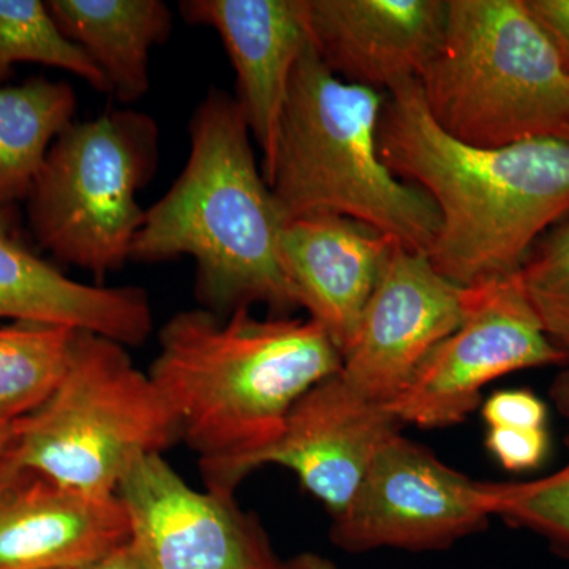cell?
<instances>
[{
	"instance_id": "obj_10",
	"label": "cell",
	"mask_w": 569,
	"mask_h": 569,
	"mask_svg": "<svg viewBox=\"0 0 569 569\" xmlns=\"http://www.w3.org/2000/svg\"><path fill=\"white\" fill-rule=\"evenodd\" d=\"M116 497L144 569H280L263 527L233 496L197 490L163 459L138 456Z\"/></svg>"
},
{
	"instance_id": "obj_9",
	"label": "cell",
	"mask_w": 569,
	"mask_h": 569,
	"mask_svg": "<svg viewBox=\"0 0 569 569\" xmlns=\"http://www.w3.org/2000/svg\"><path fill=\"white\" fill-rule=\"evenodd\" d=\"M485 482L459 473L396 433L378 451L331 538L350 553L445 550L488 526Z\"/></svg>"
},
{
	"instance_id": "obj_7",
	"label": "cell",
	"mask_w": 569,
	"mask_h": 569,
	"mask_svg": "<svg viewBox=\"0 0 569 569\" xmlns=\"http://www.w3.org/2000/svg\"><path fill=\"white\" fill-rule=\"evenodd\" d=\"M157 162L159 127L144 112L110 110L71 122L28 197L33 238L62 263L103 280L130 261L146 217L138 192Z\"/></svg>"
},
{
	"instance_id": "obj_24",
	"label": "cell",
	"mask_w": 569,
	"mask_h": 569,
	"mask_svg": "<svg viewBox=\"0 0 569 569\" xmlns=\"http://www.w3.org/2000/svg\"><path fill=\"white\" fill-rule=\"evenodd\" d=\"M549 441L548 429L489 427L486 448L505 470L522 473L541 466Z\"/></svg>"
},
{
	"instance_id": "obj_11",
	"label": "cell",
	"mask_w": 569,
	"mask_h": 569,
	"mask_svg": "<svg viewBox=\"0 0 569 569\" xmlns=\"http://www.w3.org/2000/svg\"><path fill=\"white\" fill-rule=\"evenodd\" d=\"M463 291L427 254L397 247L342 356L340 378L358 395L388 407L458 328Z\"/></svg>"
},
{
	"instance_id": "obj_25",
	"label": "cell",
	"mask_w": 569,
	"mask_h": 569,
	"mask_svg": "<svg viewBox=\"0 0 569 569\" xmlns=\"http://www.w3.org/2000/svg\"><path fill=\"white\" fill-rule=\"evenodd\" d=\"M482 419L488 427L546 429L548 406L529 389L497 391L482 403Z\"/></svg>"
},
{
	"instance_id": "obj_13",
	"label": "cell",
	"mask_w": 569,
	"mask_h": 569,
	"mask_svg": "<svg viewBox=\"0 0 569 569\" xmlns=\"http://www.w3.org/2000/svg\"><path fill=\"white\" fill-rule=\"evenodd\" d=\"M310 44L340 80L388 93L419 81L448 21V0H302Z\"/></svg>"
},
{
	"instance_id": "obj_6",
	"label": "cell",
	"mask_w": 569,
	"mask_h": 569,
	"mask_svg": "<svg viewBox=\"0 0 569 569\" xmlns=\"http://www.w3.org/2000/svg\"><path fill=\"white\" fill-rule=\"evenodd\" d=\"M178 440V418L127 347L80 331L61 383L18 419L0 463L77 492L116 497L134 458L163 455Z\"/></svg>"
},
{
	"instance_id": "obj_21",
	"label": "cell",
	"mask_w": 569,
	"mask_h": 569,
	"mask_svg": "<svg viewBox=\"0 0 569 569\" xmlns=\"http://www.w3.org/2000/svg\"><path fill=\"white\" fill-rule=\"evenodd\" d=\"M21 62L70 71L96 91L110 92L102 71L78 44L63 36L47 2L0 0V86Z\"/></svg>"
},
{
	"instance_id": "obj_18",
	"label": "cell",
	"mask_w": 569,
	"mask_h": 569,
	"mask_svg": "<svg viewBox=\"0 0 569 569\" xmlns=\"http://www.w3.org/2000/svg\"><path fill=\"white\" fill-rule=\"evenodd\" d=\"M51 17L63 36L81 48L121 103L141 100L151 88L149 59L173 29L160 0H50Z\"/></svg>"
},
{
	"instance_id": "obj_28",
	"label": "cell",
	"mask_w": 569,
	"mask_h": 569,
	"mask_svg": "<svg viewBox=\"0 0 569 569\" xmlns=\"http://www.w3.org/2000/svg\"><path fill=\"white\" fill-rule=\"evenodd\" d=\"M549 396L557 410L569 419V362L550 385Z\"/></svg>"
},
{
	"instance_id": "obj_2",
	"label": "cell",
	"mask_w": 569,
	"mask_h": 569,
	"mask_svg": "<svg viewBox=\"0 0 569 569\" xmlns=\"http://www.w3.org/2000/svg\"><path fill=\"white\" fill-rule=\"evenodd\" d=\"M380 151L389 170L430 198L440 227L430 263L459 287L518 274L569 213V138L481 148L445 132L419 81L387 93Z\"/></svg>"
},
{
	"instance_id": "obj_27",
	"label": "cell",
	"mask_w": 569,
	"mask_h": 569,
	"mask_svg": "<svg viewBox=\"0 0 569 569\" xmlns=\"http://www.w3.org/2000/svg\"><path fill=\"white\" fill-rule=\"evenodd\" d=\"M77 569H144L140 559L130 546V542H123L119 548L112 549L111 552L104 553L100 559L91 561Z\"/></svg>"
},
{
	"instance_id": "obj_17",
	"label": "cell",
	"mask_w": 569,
	"mask_h": 569,
	"mask_svg": "<svg viewBox=\"0 0 569 569\" xmlns=\"http://www.w3.org/2000/svg\"><path fill=\"white\" fill-rule=\"evenodd\" d=\"M0 318L69 326L127 348L142 346L153 329L142 288L70 279L26 244L11 204H0Z\"/></svg>"
},
{
	"instance_id": "obj_15",
	"label": "cell",
	"mask_w": 569,
	"mask_h": 569,
	"mask_svg": "<svg viewBox=\"0 0 569 569\" xmlns=\"http://www.w3.org/2000/svg\"><path fill=\"white\" fill-rule=\"evenodd\" d=\"M397 244L376 228L336 213L288 220L280 257L299 306L346 355Z\"/></svg>"
},
{
	"instance_id": "obj_16",
	"label": "cell",
	"mask_w": 569,
	"mask_h": 569,
	"mask_svg": "<svg viewBox=\"0 0 569 569\" xmlns=\"http://www.w3.org/2000/svg\"><path fill=\"white\" fill-rule=\"evenodd\" d=\"M129 541L118 497H96L0 463V569H77Z\"/></svg>"
},
{
	"instance_id": "obj_19",
	"label": "cell",
	"mask_w": 569,
	"mask_h": 569,
	"mask_svg": "<svg viewBox=\"0 0 569 569\" xmlns=\"http://www.w3.org/2000/svg\"><path fill=\"white\" fill-rule=\"evenodd\" d=\"M77 93L66 81L31 78L0 86V204L28 200L52 142L73 122Z\"/></svg>"
},
{
	"instance_id": "obj_8",
	"label": "cell",
	"mask_w": 569,
	"mask_h": 569,
	"mask_svg": "<svg viewBox=\"0 0 569 569\" xmlns=\"http://www.w3.org/2000/svg\"><path fill=\"white\" fill-rule=\"evenodd\" d=\"M568 362V351L539 323L518 274L497 277L466 288L458 328L388 408L400 425H459L481 403L482 388L498 378Z\"/></svg>"
},
{
	"instance_id": "obj_4",
	"label": "cell",
	"mask_w": 569,
	"mask_h": 569,
	"mask_svg": "<svg viewBox=\"0 0 569 569\" xmlns=\"http://www.w3.org/2000/svg\"><path fill=\"white\" fill-rule=\"evenodd\" d=\"M385 102L387 93L337 78L309 44L291 78L266 182L283 222L336 213L427 254L440 219L430 198L381 157Z\"/></svg>"
},
{
	"instance_id": "obj_22",
	"label": "cell",
	"mask_w": 569,
	"mask_h": 569,
	"mask_svg": "<svg viewBox=\"0 0 569 569\" xmlns=\"http://www.w3.org/2000/svg\"><path fill=\"white\" fill-rule=\"evenodd\" d=\"M569 452V433L567 437ZM490 516L545 538L569 557V458L545 478L522 482H485Z\"/></svg>"
},
{
	"instance_id": "obj_29",
	"label": "cell",
	"mask_w": 569,
	"mask_h": 569,
	"mask_svg": "<svg viewBox=\"0 0 569 569\" xmlns=\"http://www.w3.org/2000/svg\"><path fill=\"white\" fill-rule=\"evenodd\" d=\"M280 569H340L335 561L316 552H301L291 559L283 560Z\"/></svg>"
},
{
	"instance_id": "obj_20",
	"label": "cell",
	"mask_w": 569,
	"mask_h": 569,
	"mask_svg": "<svg viewBox=\"0 0 569 569\" xmlns=\"http://www.w3.org/2000/svg\"><path fill=\"white\" fill-rule=\"evenodd\" d=\"M78 329L11 321L0 326V415L22 418L61 383Z\"/></svg>"
},
{
	"instance_id": "obj_26",
	"label": "cell",
	"mask_w": 569,
	"mask_h": 569,
	"mask_svg": "<svg viewBox=\"0 0 569 569\" xmlns=\"http://www.w3.org/2000/svg\"><path fill=\"white\" fill-rule=\"evenodd\" d=\"M526 6L569 71V0H526Z\"/></svg>"
},
{
	"instance_id": "obj_31",
	"label": "cell",
	"mask_w": 569,
	"mask_h": 569,
	"mask_svg": "<svg viewBox=\"0 0 569 569\" xmlns=\"http://www.w3.org/2000/svg\"><path fill=\"white\" fill-rule=\"evenodd\" d=\"M567 138H569V130H568V133H567Z\"/></svg>"
},
{
	"instance_id": "obj_1",
	"label": "cell",
	"mask_w": 569,
	"mask_h": 569,
	"mask_svg": "<svg viewBox=\"0 0 569 569\" xmlns=\"http://www.w3.org/2000/svg\"><path fill=\"white\" fill-rule=\"evenodd\" d=\"M340 366L342 355L310 318L194 309L160 329L149 377L200 458L206 489L233 496L295 403Z\"/></svg>"
},
{
	"instance_id": "obj_5",
	"label": "cell",
	"mask_w": 569,
	"mask_h": 569,
	"mask_svg": "<svg viewBox=\"0 0 569 569\" xmlns=\"http://www.w3.org/2000/svg\"><path fill=\"white\" fill-rule=\"evenodd\" d=\"M419 86L433 121L467 144L569 130V71L526 0H448L443 41Z\"/></svg>"
},
{
	"instance_id": "obj_30",
	"label": "cell",
	"mask_w": 569,
	"mask_h": 569,
	"mask_svg": "<svg viewBox=\"0 0 569 569\" xmlns=\"http://www.w3.org/2000/svg\"><path fill=\"white\" fill-rule=\"evenodd\" d=\"M18 419L0 415V460L9 451L11 443H13L14 436H17Z\"/></svg>"
},
{
	"instance_id": "obj_12",
	"label": "cell",
	"mask_w": 569,
	"mask_h": 569,
	"mask_svg": "<svg viewBox=\"0 0 569 569\" xmlns=\"http://www.w3.org/2000/svg\"><path fill=\"white\" fill-rule=\"evenodd\" d=\"M399 429L387 406L358 395L337 372L295 403L282 433L250 462L249 475L264 466L288 468L337 519Z\"/></svg>"
},
{
	"instance_id": "obj_14",
	"label": "cell",
	"mask_w": 569,
	"mask_h": 569,
	"mask_svg": "<svg viewBox=\"0 0 569 569\" xmlns=\"http://www.w3.org/2000/svg\"><path fill=\"white\" fill-rule=\"evenodd\" d=\"M183 20L219 33L236 73L244 112L266 174L274 157L291 78L310 39L302 0H183Z\"/></svg>"
},
{
	"instance_id": "obj_3",
	"label": "cell",
	"mask_w": 569,
	"mask_h": 569,
	"mask_svg": "<svg viewBox=\"0 0 569 569\" xmlns=\"http://www.w3.org/2000/svg\"><path fill=\"white\" fill-rule=\"evenodd\" d=\"M182 173L151 208L130 261L197 264V296L217 316L266 306L290 317L299 306L280 257L282 213L258 167L252 134L233 96L212 89L189 123Z\"/></svg>"
},
{
	"instance_id": "obj_23",
	"label": "cell",
	"mask_w": 569,
	"mask_h": 569,
	"mask_svg": "<svg viewBox=\"0 0 569 569\" xmlns=\"http://www.w3.org/2000/svg\"><path fill=\"white\" fill-rule=\"evenodd\" d=\"M518 277L546 335L569 353V213L539 239Z\"/></svg>"
}]
</instances>
